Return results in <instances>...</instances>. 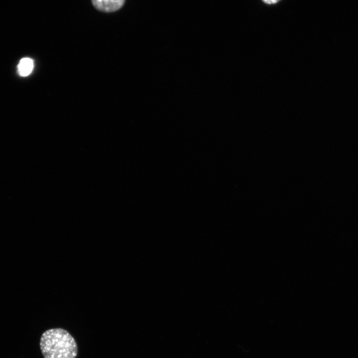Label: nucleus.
Returning a JSON list of instances; mask_svg holds the SVG:
<instances>
[{"label": "nucleus", "instance_id": "obj_1", "mask_svg": "<svg viewBox=\"0 0 358 358\" xmlns=\"http://www.w3.org/2000/svg\"><path fill=\"white\" fill-rule=\"evenodd\" d=\"M40 346L44 358H75L78 354L75 339L62 328L45 331L41 337Z\"/></svg>", "mask_w": 358, "mask_h": 358}, {"label": "nucleus", "instance_id": "obj_2", "mask_svg": "<svg viewBox=\"0 0 358 358\" xmlns=\"http://www.w3.org/2000/svg\"><path fill=\"white\" fill-rule=\"evenodd\" d=\"M93 6L98 10L106 12H113L120 9L124 4L123 0H93Z\"/></svg>", "mask_w": 358, "mask_h": 358}, {"label": "nucleus", "instance_id": "obj_3", "mask_svg": "<svg viewBox=\"0 0 358 358\" xmlns=\"http://www.w3.org/2000/svg\"><path fill=\"white\" fill-rule=\"evenodd\" d=\"M33 68V62L31 59L24 58L20 60L18 65V72L22 77L28 76Z\"/></svg>", "mask_w": 358, "mask_h": 358}, {"label": "nucleus", "instance_id": "obj_4", "mask_svg": "<svg viewBox=\"0 0 358 358\" xmlns=\"http://www.w3.org/2000/svg\"><path fill=\"white\" fill-rule=\"evenodd\" d=\"M278 1H279L278 0H263V2H265V3H266V4H274V3H276V2H278Z\"/></svg>", "mask_w": 358, "mask_h": 358}]
</instances>
